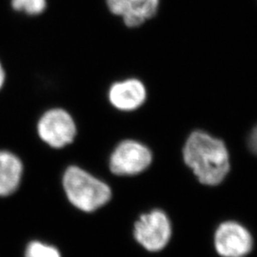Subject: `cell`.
Returning <instances> with one entry per match:
<instances>
[{
    "label": "cell",
    "mask_w": 257,
    "mask_h": 257,
    "mask_svg": "<svg viewBox=\"0 0 257 257\" xmlns=\"http://www.w3.org/2000/svg\"><path fill=\"white\" fill-rule=\"evenodd\" d=\"M183 157L185 163L205 185H218L230 171V157L225 144L201 131L193 132L187 139Z\"/></svg>",
    "instance_id": "obj_1"
},
{
    "label": "cell",
    "mask_w": 257,
    "mask_h": 257,
    "mask_svg": "<svg viewBox=\"0 0 257 257\" xmlns=\"http://www.w3.org/2000/svg\"><path fill=\"white\" fill-rule=\"evenodd\" d=\"M61 185L68 201L83 212L97 211L111 198L110 186L80 166H68Z\"/></svg>",
    "instance_id": "obj_2"
},
{
    "label": "cell",
    "mask_w": 257,
    "mask_h": 257,
    "mask_svg": "<svg viewBox=\"0 0 257 257\" xmlns=\"http://www.w3.org/2000/svg\"><path fill=\"white\" fill-rule=\"evenodd\" d=\"M38 138L54 150H61L72 145L77 137V123L73 114L61 107H54L43 111L37 119Z\"/></svg>",
    "instance_id": "obj_3"
},
{
    "label": "cell",
    "mask_w": 257,
    "mask_h": 257,
    "mask_svg": "<svg viewBox=\"0 0 257 257\" xmlns=\"http://www.w3.org/2000/svg\"><path fill=\"white\" fill-rule=\"evenodd\" d=\"M151 151L142 143L126 139L112 150L109 158L110 173L118 176H132L141 174L152 163Z\"/></svg>",
    "instance_id": "obj_4"
},
{
    "label": "cell",
    "mask_w": 257,
    "mask_h": 257,
    "mask_svg": "<svg viewBox=\"0 0 257 257\" xmlns=\"http://www.w3.org/2000/svg\"><path fill=\"white\" fill-rule=\"evenodd\" d=\"M172 233L170 220L163 211L148 212L140 216L135 225V236L149 250L156 251L164 248Z\"/></svg>",
    "instance_id": "obj_5"
},
{
    "label": "cell",
    "mask_w": 257,
    "mask_h": 257,
    "mask_svg": "<svg viewBox=\"0 0 257 257\" xmlns=\"http://www.w3.org/2000/svg\"><path fill=\"white\" fill-rule=\"evenodd\" d=\"M215 248L224 257H243L252 247V239L248 230L235 222L222 224L215 233Z\"/></svg>",
    "instance_id": "obj_6"
},
{
    "label": "cell",
    "mask_w": 257,
    "mask_h": 257,
    "mask_svg": "<svg viewBox=\"0 0 257 257\" xmlns=\"http://www.w3.org/2000/svg\"><path fill=\"white\" fill-rule=\"evenodd\" d=\"M146 89L137 78H128L112 83L107 92L110 105L121 111L137 110L146 99Z\"/></svg>",
    "instance_id": "obj_7"
},
{
    "label": "cell",
    "mask_w": 257,
    "mask_h": 257,
    "mask_svg": "<svg viewBox=\"0 0 257 257\" xmlns=\"http://www.w3.org/2000/svg\"><path fill=\"white\" fill-rule=\"evenodd\" d=\"M115 16L121 17L128 27H138L156 14L159 0H106Z\"/></svg>",
    "instance_id": "obj_8"
},
{
    "label": "cell",
    "mask_w": 257,
    "mask_h": 257,
    "mask_svg": "<svg viewBox=\"0 0 257 257\" xmlns=\"http://www.w3.org/2000/svg\"><path fill=\"white\" fill-rule=\"evenodd\" d=\"M24 163L16 153L0 150V197L16 193L24 175Z\"/></svg>",
    "instance_id": "obj_9"
},
{
    "label": "cell",
    "mask_w": 257,
    "mask_h": 257,
    "mask_svg": "<svg viewBox=\"0 0 257 257\" xmlns=\"http://www.w3.org/2000/svg\"><path fill=\"white\" fill-rule=\"evenodd\" d=\"M24 257H61L57 248L40 241H32L28 244Z\"/></svg>",
    "instance_id": "obj_10"
},
{
    "label": "cell",
    "mask_w": 257,
    "mask_h": 257,
    "mask_svg": "<svg viewBox=\"0 0 257 257\" xmlns=\"http://www.w3.org/2000/svg\"><path fill=\"white\" fill-rule=\"evenodd\" d=\"M46 0H12V7L28 16L41 15L46 9Z\"/></svg>",
    "instance_id": "obj_11"
},
{
    "label": "cell",
    "mask_w": 257,
    "mask_h": 257,
    "mask_svg": "<svg viewBox=\"0 0 257 257\" xmlns=\"http://www.w3.org/2000/svg\"><path fill=\"white\" fill-rule=\"evenodd\" d=\"M248 147L250 151L257 155V126L252 130L248 138Z\"/></svg>",
    "instance_id": "obj_12"
},
{
    "label": "cell",
    "mask_w": 257,
    "mask_h": 257,
    "mask_svg": "<svg viewBox=\"0 0 257 257\" xmlns=\"http://www.w3.org/2000/svg\"><path fill=\"white\" fill-rule=\"evenodd\" d=\"M7 80V74H6V70L4 68V65L0 60V92L3 90L5 84Z\"/></svg>",
    "instance_id": "obj_13"
}]
</instances>
